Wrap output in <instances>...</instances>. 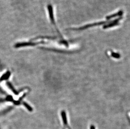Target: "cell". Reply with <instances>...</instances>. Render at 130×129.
Returning a JSON list of instances; mask_svg holds the SVG:
<instances>
[{
  "label": "cell",
  "instance_id": "obj_1",
  "mask_svg": "<svg viewBox=\"0 0 130 129\" xmlns=\"http://www.w3.org/2000/svg\"><path fill=\"white\" fill-rule=\"evenodd\" d=\"M61 117L62 121L63 129H71L69 125L67 115L65 111H62L61 112Z\"/></svg>",
  "mask_w": 130,
  "mask_h": 129
},
{
  "label": "cell",
  "instance_id": "obj_2",
  "mask_svg": "<svg viewBox=\"0 0 130 129\" xmlns=\"http://www.w3.org/2000/svg\"><path fill=\"white\" fill-rule=\"evenodd\" d=\"M107 22H96V23H94L86 25L85 26L80 27V28H77V29H72L75 30H83L87 29L88 28L91 27L100 26V25H104V24L107 23Z\"/></svg>",
  "mask_w": 130,
  "mask_h": 129
},
{
  "label": "cell",
  "instance_id": "obj_3",
  "mask_svg": "<svg viewBox=\"0 0 130 129\" xmlns=\"http://www.w3.org/2000/svg\"><path fill=\"white\" fill-rule=\"evenodd\" d=\"M122 19V17H120L119 18L116 19L114 20V21H112L108 25H105L103 27V28L104 29H108V28H110V27H112L118 25H119V21L121 20Z\"/></svg>",
  "mask_w": 130,
  "mask_h": 129
},
{
  "label": "cell",
  "instance_id": "obj_4",
  "mask_svg": "<svg viewBox=\"0 0 130 129\" xmlns=\"http://www.w3.org/2000/svg\"><path fill=\"white\" fill-rule=\"evenodd\" d=\"M48 11L49 13V16L50 18L51 21L53 25H55V22H54V14H53V8L52 5H48Z\"/></svg>",
  "mask_w": 130,
  "mask_h": 129
},
{
  "label": "cell",
  "instance_id": "obj_5",
  "mask_svg": "<svg viewBox=\"0 0 130 129\" xmlns=\"http://www.w3.org/2000/svg\"><path fill=\"white\" fill-rule=\"evenodd\" d=\"M123 13V11H120L118 13L107 16L106 17V19L109 20L110 19H112V18H114L118 17V16H122Z\"/></svg>",
  "mask_w": 130,
  "mask_h": 129
},
{
  "label": "cell",
  "instance_id": "obj_6",
  "mask_svg": "<svg viewBox=\"0 0 130 129\" xmlns=\"http://www.w3.org/2000/svg\"><path fill=\"white\" fill-rule=\"evenodd\" d=\"M9 76H10V73L8 72L7 73H6L5 75H4V76H2V77H1V80H4L5 79H7Z\"/></svg>",
  "mask_w": 130,
  "mask_h": 129
},
{
  "label": "cell",
  "instance_id": "obj_7",
  "mask_svg": "<svg viewBox=\"0 0 130 129\" xmlns=\"http://www.w3.org/2000/svg\"><path fill=\"white\" fill-rule=\"evenodd\" d=\"M89 129H96V127L94 125H93V124H91V126H90V128Z\"/></svg>",
  "mask_w": 130,
  "mask_h": 129
}]
</instances>
